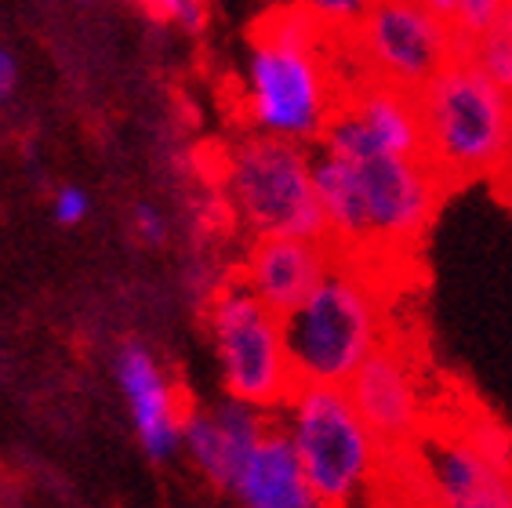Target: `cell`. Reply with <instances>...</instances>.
I'll use <instances>...</instances> for the list:
<instances>
[{
    "label": "cell",
    "mask_w": 512,
    "mask_h": 508,
    "mask_svg": "<svg viewBox=\"0 0 512 508\" xmlns=\"http://www.w3.org/2000/svg\"><path fill=\"white\" fill-rule=\"evenodd\" d=\"M88 215H91V196L77 186H62L55 193V200H51V218L59 225H66V229L80 225Z\"/></svg>",
    "instance_id": "d6986e66"
},
{
    "label": "cell",
    "mask_w": 512,
    "mask_h": 508,
    "mask_svg": "<svg viewBox=\"0 0 512 508\" xmlns=\"http://www.w3.org/2000/svg\"><path fill=\"white\" fill-rule=\"evenodd\" d=\"M345 389L385 450L411 447L444 403V396L433 392L429 360L411 342H404L400 323L393 338L349 378Z\"/></svg>",
    "instance_id": "30bf717a"
},
{
    "label": "cell",
    "mask_w": 512,
    "mask_h": 508,
    "mask_svg": "<svg viewBox=\"0 0 512 508\" xmlns=\"http://www.w3.org/2000/svg\"><path fill=\"white\" fill-rule=\"evenodd\" d=\"M335 258L338 251L324 236H258L247 247L237 276L273 313L287 316L306 302V294L324 280Z\"/></svg>",
    "instance_id": "4fadbf2b"
},
{
    "label": "cell",
    "mask_w": 512,
    "mask_h": 508,
    "mask_svg": "<svg viewBox=\"0 0 512 508\" xmlns=\"http://www.w3.org/2000/svg\"><path fill=\"white\" fill-rule=\"evenodd\" d=\"M425 8H433L440 11V15H451V0H422Z\"/></svg>",
    "instance_id": "484cf974"
},
{
    "label": "cell",
    "mask_w": 512,
    "mask_h": 508,
    "mask_svg": "<svg viewBox=\"0 0 512 508\" xmlns=\"http://www.w3.org/2000/svg\"><path fill=\"white\" fill-rule=\"evenodd\" d=\"M117 385L138 443L149 458L164 461L175 450H182V425H186L189 407L146 345L128 342L117 352Z\"/></svg>",
    "instance_id": "7c38bea8"
},
{
    "label": "cell",
    "mask_w": 512,
    "mask_h": 508,
    "mask_svg": "<svg viewBox=\"0 0 512 508\" xmlns=\"http://www.w3.org/2000/svg\"><path fill=\"white\" fill-rule=\"evenodd\" d=\"M505 0H451V26L454 33H458V40L465 44H473L480 33L491 30V22L502 15Z\"/></svg>",
    "instance_id": "e0dca14e"
},
{
    "label": "cell",
    "mask_w": 512,
    "mask_h": 508,
    "mask_svg": "<svg viewBox=\"0 0 512 508\" xmlns=\"http://www.w3.org/2000/svg\"><path fill=\"white\" fill-rule=\"evenodd\" d=\"M15 84H19V62L11 51H0V102L15 95Z\"/></svg>",
    "instance_id": "603a6c76"
},
{
    "label": "cell",
    "mask_w": 512,
    "mask_h": 508,
    "mask_svg": "<svg viewBox=\"0 0 512 508\" xmlns=\"http://www.w3.org/2000/svg\"><path fill=\"white\" fill-rule=\"evenodd\" d=\"M204 327L226 396L255 403L262 411H280V403L298 385L287 352L284 316L273 313L240 276H233L207 298Z\"/></svg>",
    "instance_id": "9c48e42d"
},
{
    "label": "cell",
    "mask_w": 512,
    "mask_h": 508,
    "mask_svg": "<svg viewBox=\"0 0 512 508\" xmlns=\"http://www.w3.org/2000/svg\"><path fill=\"white\" fill-rule=\"evenodd\" d=\"M302 4H306L331 33H349L356 22L364 19V11L371 8V0H302Z\"/></svg>",
    "instance_id": "ac0fdd59"
},
{
    "label": "cell",
    "mask_w": 512,
    "mask_h": 508,
    "mask_svg": "<svg viewBox=\"0 0 512 508\" xmlns=\"http://www.w3.org/2000/svg\"><path fill=\"white\" fill-rule=\"evenodd\" d=\"M382 479L425 508H512V432L480 407L444 400L411 447L385 454Z\"/></svg>",
    "instance_id": "277c9868"
},
{
    "label": "cell",
    "mask_w": 512,
    "mask_h": 508,
    "mask_svg": "<svg viewBox=\"0 0 512 508\" xmlns=\"http://www.w3.org/2000/svg\"><path fill=\"white\" fill-rule=\"evenodd\" d=\"M313 186L324 236L338 254L404 265L451 193L425 157H393L382 149L313 157Z\"/></svg>",
    "instance_id": "6da1fadb"
},
{
    "label": "cell",
    "mask_w": 512,
    "mask_h": 508,
    "mask_svg": "<svg viewBox=\"0 0 512 508\" xmlns=\"http://www.w3.org/2000/svg\"><path fill=\"white\" fill-rule=\"evenodd\" d=\"M142 8H146L149 15H157V19H175L178 0H142Z\"/></svg>",
    "instance_id": "d4e9b609"
},
{
    "label": "cell",
    "mask_w": 512,
    "mask_h": 508,
    "mask_svg": "<svg viewBox=\"0 0 512 508\" xmlns=\"http://www.w3.org/2000/svg\"><path fill=\"white\" fill-rule=\"evenodd\" d=\"M356 508H425L422 501L414 498L411 490L396 487V483H389V479H382L378 483V490L371 494V498H364Z\"/></svg>",
    "instance_id": "44dd1931"
},
{
    "label": "cell",
    "mask_w": 512,
    "mask_h": 508,
    "mask_svg": "<svg viewBox=\"0 0 512 508\" xmlns=\"http://www.w3.org/2000/svg\"><path fill=\"white\" fill-rule=\"evenodd\" d=\"M338 106L364 127L375 149L393 153V157H425V131L414 91L356 77L342 88Z\"/></svg>",
    "instance_id": "5bb4252c"
},
{
    "label": "cell",
    "mask_w": 512,
    "mask_h": 508,
    "mask_svg": "<svg viewBox=\"0 0 512 508\" xmlns=\"http://www.w3.org/2000/svg\"><path fill=\"white\" fill-rule=\"evenodd\" d=\"M276 429L287 436L302 472L327 505L356 508L382 483L389 450L356 411L345 385L298 381L276 411Z\"/></svg>",
    "instance_id": "8992f818"
},
{
    "label": "cell",
    "mask_w": 512,
    "mask_h": 508,
    "mask_svg": "<svg viewBox=\"0 0 512 508\" xmlns=\"http://www.w3.org/2000/svg\"><path fill=\"white\" fill-rule=\"evenodd\" d=\"M465 55L487 73V77L512 95V0H505L502 15L491 22V30L480 33L473 44H465Z\"/></svg>",
    "instance_id": "2e32d148"
},
{
    "label": "cell",
    "mask_w": 512,
    "mask_h": 508,
    "mask_svg": "<svg viewBox=\"0 0 512 508\" xmlns=\"http://www.w3.org/2000/svg\"><path fill=\"white\" fill-rule=\"evenodd\" d=\"M135 233H138V240H142V244L160 247L164 240H168L171 225H168V218H164V211H160V207L138 204L135 207Z\"/></svg>",
    "instance_id": "ffe728a7"
},
{
    "label": "cell",
    "mask_w": 512,
    "mask_h": 508,
    "mask_svg": "<svg viewBox=\"0 0 512 508\" xmlns=\"http://www.w3.org/2000/svg\"><path fill=\"white\" fill-rule=\"evenodd\" d=\"M175 22H182L189 33H200L207 22V0H178Z\"/></svg>",
    "instance_id": "7402d4cb"
},
{
    "label": "cell",
    "mask_w": 512,
    "mask_h": 508,
    "mask_svg": "<svg viewBox=\"0 0 512 508\" xmlns=\"http://www.w3.org/2000/svg\"><path fill=\"white\" fill-rule=\"evenodd\" d=\"M233 494L244 508H335L316 494L287 436L276 425L240 465Z\"/></svg>",
    "instance_id": "9a60e30c"
},
{
    "label": "cell",
    "mask_w": 512,
    "mask_h": 508,
    "mask_svg": "<svg viewBox=\"0 0 512 508\" xmlns=\"http://www.w3.org/2000/svg\"><path fill=\"white\" fill-rule=\"evenodd\" d=\"M273 425V411L226 396L215 407H189L186 425H182V450L215 487L233 490L240 465L258 443L266 440Z\"/></svg>",
    "instance_id": "8fae6325"
},
{
    "label": "cell",
    "mask_w": 512,
    "mask_h": 508,
    "mask_svg": "<svg viewBox=\"0 0 512 508\" xmlns=\"http://www.w3.org/2000/svg\"><path fill=\"white\" fill-rule=\"evenodd\" d=\"M404 265L338 254L306 302L284 316L295 378L306 385H349L396 331Z\"/></svg>",
    "instance_id": "3957f363"
},
{
    "label": "cell",
    "mask_w": 512,
    "mask_h": 508,
    "mask_svg": "<svg viewBox=\"0 0 512 508\" xmlns=\"http://www.w3.org/2000/svg\"><path fill=\"white\" fill-rule=\"evenodd\" d=\"M335 40L338 33L327 30L302 0L276 4L262 15L240 91V113L251 131L302 146L320 142L342 102Z\"/></svg>",
    "instance_id": "7a4b0ae2"
},
{
    "label": "cell",
    "mask_w": 512,
    "mask_h": 508,
    "mask_svg": "<svg viewBox=\"0 0 512 508\" xmlns=\"http://www.w3.org/2000/svg\"><path fill=\"white\" fill-rule=\"evenodd\" d=\"M451 19L422 0H371L364 19L335 40V66L342 88L367 77L393 88L422 91L451 59L462 55Z\"/></svg>",
    "instance_id": "ba28073f"
},
{
    "label": "cell",
    "mask_w": 512,
    "mask_h": 508,
    "mask_svg": "<svg viewBox=\"0 0 512 508\" xmlns=\"http://www.w3.org/2000/svg\"><path fill=\"white\" fill-rule=\"evenodd\" d=\"M218 186L229 218L251 240L324 236V215L313 186V153L302 142L258 131L237 138L218 160Z\"/></svg>",
    "instance_id": "52a82bcc"
},
{
    "label": "cell",
    "mask_w": 512,
    "mask_h": 508,
    "mask_svg": "<svg viewBox=\"0 0 512 508\" xmlns=\"http://www.w3.org/2000/svg\"><path fill=\"white\" fill-rule=\"evenodd\" d=\"M418 95L425 160L447 186H469L502 171L512 142V95L469 55L447 62Z\"/></svg>",
    "instance_id": "5b68a950"
},
{
    "label": "cell",
    "mask_w": 512,
    "mask_h": 508,
    "mask_svg": "<svg viewBox=\"0 0 512 508\" xmlns=\"http://www.w3.org/2000/svg\"><path fill=\"white\" fill-rule=\"evenodd\" d=\"M494 186H498V193L505 196L512 204V142H509V153H505V164H502V171L494 175Z\"/></svg>",
    "instance_id": "cb8c5ba5"
}]
</instances>
